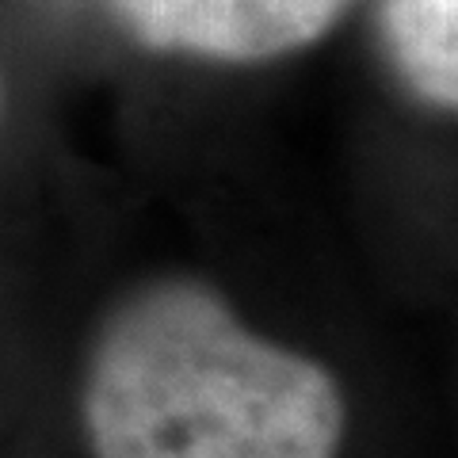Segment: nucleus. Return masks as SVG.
Here are the masks:
<instances>
[{
    "mask_svg": "<svg viewBox=\"0 0 458 458\" xmlns=\"http://www.w3.org/2000/svg\"><path fill=\"white\" fill-rule=\"evenodd\" d=\"M89 428L99 458H333L344 405L321 367L249 336L218 298L161 286L99 344Z\"/></svg>",
    "mask_w": 458,
    "mask_h": 458,
    "instance_id": "obj_1",
    "label": "nucleus"
},
{
    "mask_svg": "<svg viewBox=\"0 0 458 458\" xmlns=\"http://www.w3.org/2000/svg\"><path fill=\"white\" fill-rule=\"evenodd\" d=\"M153 47L267 57L318 38L344 0H114Z\"/></svg>",
    "mask_w": 458,
    "mask_h": 458,
    "instance_id": "obj_2",
    "label": "nucleus"
},
{
    "mask_svg": "<svg viewBox=\"0 0 458 458\" xmlns=\"http://www.w3.org/2000/svg\"><path fill=\"white\" fill-rule=\"evenodd\" d=\"M397 62L409 81L436 104H454V42H458V0H390L386 8Z\"/></svg>",
    "mask_w": 458,
    "mask_h": 458,
    "instance_id": "obj_3",
    "label": "nucleus"
}]
</instances>
